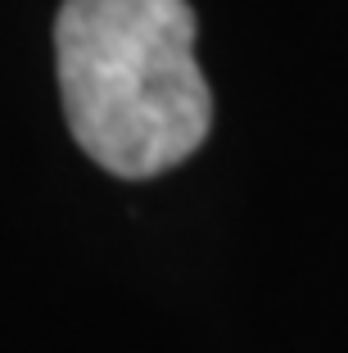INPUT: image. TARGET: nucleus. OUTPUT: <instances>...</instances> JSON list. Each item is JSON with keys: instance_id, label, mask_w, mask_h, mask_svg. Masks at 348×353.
<instances>
[{"instance_id": "obj_1", "label": "nucleus", "mask_w": 348, "mask_h": 353, "mask_svg": "<svg viewBox=\"0 0 348 353\" xmlns=\"http://www.w3.org/2000/svg\"><path fill=\"white\" fill-rule=\"evenodd\" d=\"M54 63L72 141L113 176L167 172L213 127L185 0H63Z\"/></svg>"}]
</instances>
